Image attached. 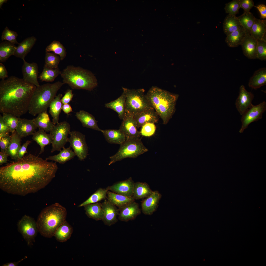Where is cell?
Masks as SVG:
<instances>
[{"mask_svg": "<svg viewBox=\"0 0 266 266\" xmlns=\"http://www.w3.org/2000/svg\"><path fill=\"white\" fill-rule=\"evenodd\" d=\"M0 168V188L12 195L25 196L44 188L55 177L56 162L31 154Z\"/></svg>", "mask_w": 266, "mask_h": 266, "instance_id": "1", "label": "cell"}, {"mask_svg": "<svg viewBox=\"0 0 266 266\" xmlns=\"http://www.w3.org/2000/svg\"><path fill=\"white\" fill-rule=\"evenodd\" d=\"M36 86L12 76L0 82V112L20 117L28 112Z\"/></svg>", "mask_w": 266, "mask_h": 266, "instance_id": "2", "label": "cell"}, {"mask_svg": "<svg viewBox=\"0 0 266 266\" xmlns=\"http://www.w3.org/2000/svg\"><path fill=\"white\" fill-rule=\"evenodd\" d=\"M146 95L150 105L162 119L163 124H166L175 112L179 95L155 86L151 87Z\"/></svg>", "mask_w": 266, "mask_h": 266, "instance_id": "3", "label": "cell"}, {"mask_svg": "<svg viewBox=\"0 0 266 266\" xmlns=\"http://www.w3.org/2000/svg\"><path fill=\"white\" fill-rule=\"evenodd\" d=\"M67 214L66 208L58 203L44 208L36 221L38 232L45 237L54 236L58 228L66 221Z\"/></svg>", "mask_w": 266, "mask_h": 266, "instance_id": "4", "label": "cell"}, {"mask_svg": "<svg viewBox=\"0 0 266 266\" xmlns=\"http://www.w3.org/2000/svg\"><path fill=\"white\" fill-rule=\"evenodd\" d=\"M63 83L73 89L91 91L97 85L95 76L90 71L79 66H67L60 74Z\"/></svg>", "mask_w": 266, "mask_h": 266, "instance_id": "5", "label": "cell"}, {"mask_svg": "<svg viewBox=\"0 0 266 266\" xmlns=\"http://www.w3.org/2000/svg\"><path fill=\"white\" fill-rule=\"evenodd\" d=\"M64 84L58 81L53 83H47L36 87L30 101L28 112L35 116L47 111L58 91Z\"/></svg>", "mask_w": 266, "mask_h": 266, "instance_id": "6", "label": "cell"}, {"mask_svg": "<svg viewBox=\"0 0 266 266\" xmlns=\"http://www.w3.org/2000/svg\"><path fill=\"white\" fill-rule=\"evenodd\" d=\"M117 152L110 157L109 165L127 158H135L148 151L139 138H126Z\"/></svg>", "mask_w": 266, "mask_h": 266, "instance_id": "7", "label": "cell"}, {"mask_svg": "<svg viewBox=\"0 0 266 266\" xmlns=\"http://www.w3.org/2000/svg\"><path fill=\"white\" fill-rule=\"evenodd\" d=\"M126 94V112L133 115L153 108L150 105L143 88L129 89L122 87Z\"/></svg>", "mask_w": 266, "mask_h": 266, "instance_id": "8", "label": "cell"}, {"mask_svg": "<svg viewBox=\"0 0 266 266\" xmlns=\"http://www.w3.org/2000/svg\"><path fill=\"white\" fill-rule=\"evenodd\" d=\"M70 132V126L66 121L58 122L55 125L50 132L52 138V148L51 152L60 151L68 142V135Z\"/></svg>", "mask_w": 266, "mask_h": 266, "instance_id": "9", "label": "cell"}, {"mask_svg": "<svg viewBox=\"0 0 266 266\" xmlns=\"http://www.w3.org/2000/svg\"><path fill=\"white\" fill-rule=\"evenodd\" d=\"M17 227L18 231L21 234L28 245H33L38 232L36 221L34 219L25 215L18 222Z\"/></svg>", "mask_w": 266, "mask_h": 266, "instance_id": "10", "label": "cell"}, {"mask_svg": "<svg viewBox=\"0 0 266 266\" xmlns=\"http://www.w3.org/2000/svg\"><path fill=\"white\" fill-rule=\"evenodd\" d=\"M68 142L79 159L84 160L87 157L88 153V147L86 141L85 135L77 131H70Z\"/></svg>", "mask_w": 266, "mask_h": 266, "instance_id": "11", "label": "cell"}, {"mask_svg": "<svg viewBox=\"0 0 266 266\" xmlns=\"http://www.w3.org/2000/svg\"><path fill=\"white\" fill-rule=\"evenodd\" d=\"M266 110V102L265 101L256 105L252 104L242 115V125L239 132L243 133L251 123L261 119L263 113Z\"/></svg>", "mask_w": 266, "mask_h": 266, "instance_id": "12", "label": "cell"}, {"mask_svg": "<svg viewBox=\"0 0 266 266\" xmlns=\"http://www.w3.org/2000/svg\"><path fill=\"white\" fill-rule=\"evenodd\" d=\"M137 128L134 115L126 113L119 129L125 135L126 138H139L141 135Z\"/></svg>", "mask_w": 266, "mask_h": 266, "instance_id": "13", "label": "cell"}, {"mask_svg": "<svg viewBox=\"0 0 266 266\" xmlns=\"http://www.w3.org/2000/svg\"><path fill=\"white\" fill-rule=\"evenodd\" d=\"M118 219L127 222L135 219L141 213L138 204L135 201L118 208Z\"/></svg>", "mask_w": 266, "mask_h": 266, "instance_id": "14", "label": "cell"}, {"mask_svg": "<svg viewBox=\"0 0 266 266\" xmlns=\"http://www.w3.org/2000/svg\"><path fill=\"white\" fill-rule=\"evenodd\" d=\"M254 98V95L247 91L244 85L240 86L239 95L235 102L236 108L240 115L249 108Z\"/></svg>", "mask_w": 266, "mask_h": 266, "instance_id": "15", "label": "cell"}, {"mask_svg": "<svg viewBox=\"0 0 266 266\" xmlns=\"http://www.w3.org/2000/svg\"><path fill=\"white\" fill-rule=\"evenodd\" d=\"M135 183L131 177L124 180L117 182L106 189L114 193L129 197H133Z\"/></svg>", "mask_w": 266, "mask_h": 266, "instance_id": "16", "label": "cell"}, {"mask_svg": "<svg viewBox=\"0 0 266 266\" xmlns=\"http://www.w3.org/2000/svg\"><path fill=\"white\" fill-rule=\"evenodd\" d=\"M22 67L23 80L25 81L33 84L36 87L40 85L38 81V67L37 63L26 62L25 60Z\"/></svg>", "mask_w": 266, "mask_h": 266, "instance_id": "17", "label": "cell"}, {"mask_svg": "<svg viewBox=\"0 0 266 266\" xmlns=\"http://www.w3.org/2000/svg\"><path fill=\"white\" fill-rule=\"evenodd\" d=\"M162 196L158 191L155 190L143 200L141 204L143 213L146 215H152L157 210Z\"/></svg>", "mask_w": 266, "mask_h": 266, "instance_id": "18", "label": "cell"}, {"mask_svg": "<svg viewBox=\"0 0 266 266\" xmlns=\"http://www.w3.org/2000/svg\"><path fill=\"white\" fill-rule=\"evenodd\" d=\"M102 204L104 211V215L102 220L105 225L111 226L118 221V209L106 199Z\"/></svg>", "mask_w": 266, "mask_h": 266, "instance_id": "19", "label": "cell"}, {"mask_svg": "<svg viewBox=\"0 0 266 266\" xmlns=\"http://www.w3.org/2000/svg\"><path fill=\"white\" fill-rule=\"evenodd\" d=\"M240 45L246 56L250 59H257V40L250 34L246 33Z\"/></svg>", "mask_w": 266, "mask_h": 266, "instance_id": "20", "label": "cell"}, {"mask_svg": "<svg viewBox=\"0 0 266 266\" xmlns=\"http://www.w3.org/2000/svg\"><path fill=\"white\" fill-rule=\"evenodd\" d=\"M134 117L138 128L148 123H158L159 117L154 110L152 108L135 114L134 115Z\"/></svg>", "mask_w": 266, "mask_h": 266, "instance_id": "21", "label": "cell"}, {"mask_svg": "<svg viewBox=\"0 0 266 266\" xmlns=\"http://www.w3.org/2000/svg\"><path fill=\"white\" fill-rule=\"evenodd\" d=\"M37 128L33 119L19 117L18 125L16 131L22 138L33 135Z\"/></svg>", "mask_w": 266, "mask_h": 266, "instance_id": "22", "label": "cell"}, {"mask_svg": "<svg viewBox=\"0 0 266 266\" xmlns=\"http://www.w3.org/2000/svg\"><path fill=\"white\" fill-rule=\"evenodd\" d=\"M126 94L124 90L121 95L117 99L106 103V108L111 109L118 114L120 119L122 120L126 114Z\"/></svg>", "mask_w": 266, "mask_h": 266, "instance_id": "23", "label": "cell"}, {"mask_svg": "<svg viewBox=\"0 0 266 266\" xmlns=\"http://www.w3.org/2000/svg\"><path fill=\"white\" fill-rule=\"evenodd\" d=\"M75 116L83 127L100 131L101 129L98 127L97 121L94 117L88 112L80 110L76 113Z\"/></svg>", "mask_w": 266, "mask_h": 266, "instance_id": "24", "label": "cell"}, {"mask_svg": "<svg viewBox=\"0 0 266 266\" xmlns=\"http://www.w3.org/2000/svg\"><path fill=\"white\" fill-rule=\"evenodd\" d=\"M36 38L34 36L28 37L19 43L14 55L16 57L20 58L23 60L27 54L30 51L36 41Z\"/></svg>", "mask_w": 266, "mask_h": 266, "instance_id": "25", "label": "cell"}, {"mask_svg": "<svg viewBox=\"0 0 266 266\" xmlns=\"http://www.w3.org/2000/svg\"><path fill=\"white\" fill-rule=\"evenodd\" d=\"M106 141L111 144L121 145L126 140V137L120 129L101 130Z\"/></svg>", "mask_w": 266, "mask_h": 266, "instance_id": "26", "label": "cell"}, {"mask_svg": "<svg viewBox=\"0 0 266 266\" xmlns=\"http://www.w3.org/2000/svg\"><path fill=\"white\" fill-rule=\"evenodd\" d=\"M87 216L96 221L102 220L104 211L102 203L100 202L87 204L83 206Z\"/></svg>", "mask_w": 266, "mask_h": 266, "instance_id": "27", "label": "cell"}, {"mask_svg": "<svg viewBox=\"0 0 266 266\" xmlns=\"http://www.w3.org/2000/svg\"><path fill=\"white\" fill-rule=\"evenodd\" d=\"M32 119L37 128L46 132H50L55 125L50 120L47 111L39 114L36 117Z\"/></svg>", "mask_w": 266, "mask_h": 266, "instance_id": "28", "label": "cell"}, {"mask_svg": "<svg viewBox=\"0 0 266 266\" xmlns=\"http://www.w3.org/2000/svg\"><path fill=\"white\" fill-rule=\"evenodd\" d=\"M10 136V142L6 153L12 159L16 160L18 159V152L21 146L22 138L16 131L12 133Z\"/></svg>", "mask_w": 266, "mask_h": 266, "instance_id": "29", "label": "cell"}, {"mask_svg": "<svg viewBox=\"0 0 266 266\" xmlns=\"http://www.w3.org/2000/svg\"><path fill=\"white\" fill-rule=\"evenodd\" d=\"M33 140L35 141L39 145L40 150L39 154H40L44 151V148L47 145L51 144L52 141V137L50 133H46L44 130L39 129L35 131L33 135Z\"/></svg>", "mask_w": 266, "mask_h": 266, "instance_id": "30", "label": "cell"}, {"mask_svg": "<svg viewBox=\"0 0 266 266\" xmlns=\"http://www.w3.org/2000/svg\"><path fill=\"white\" fill-rule=\"evenodd\" d=\"M266 84V68L264 67L256 71L250 78L248 85L254 89L260 88Z\"/></svg>", "mask_w": 266, "mask_h": 266, "instance_id": "31", "label": "cell"}, {"mask_svg": "<svg viewBox=\"0 0 266 266\" xmlns=\"http://www.w3.org/2000/svg\"><path fill=\"white\" fill-rule=\"evenodd\" d=\"M62 95L59 94L52 100L49 106V112L52 118V122L54 125L59 122V116L62 110L63 104L61 99Z\"/></svg>", "mask_w": 266, "mask_h": 266, "instance_id": "32", "label": "cell"}, {"mask_svg": "<svg viewBox=\"0 0 266 266\" xmlns=\"http://www.w3.org/2000/svg\"><path fill=\"white\" fill-rule=\"evenodd\" d=\"M153 191L146 183L136 182L134 183L133 197L137 200L146 198L151 195Z\"/></svg>", "mask_w": 266, "mask_h": 266, "instance_id": "33", "label": "cell"}, {"mask_svg": "<svg viewBox=\"0 0 266 266\" xmlns=\"http://www.w3.org/2000/svg\"><path fill=\"white\" fill-rule=\"evenodd\" d=\"M71 148L70 147L67 148L64 147L57 154L50 156L46 158V159L54 161L60 164H64L67 161L73 158L76 156L74 152L71 150Z\"/></svg>", "mask_w": 266, "mask_h": 266, "instance_id": "34", "label": "cell"}, {"mask_svg": "<svg viewBox=\"0 0 266 266\" xmlns=\"http://www.w3.org/2000/svg\"><path fill=\"white\" fill-rule=\"evenodd\" d=\"M73 232L72 227L66 221L58 228L54 236L58 241H66L71 237Z\"/></svg>", "mask_w": 266, "mask_h": 266, "instance_id": "35", "label": "cell"}, {"mask_svg": "<svg viewBox=\"0 0 266 266\" xmlns=\"http://www.w3.org/2000/svg\"><path fill=\"white\" fill-rule=\"evenodd\" d=\"M106 199L109 202L118 208L135 201L133 197H127L109 190L107 191Z\"/></svg>", "mask_w": 266, "mask_h": 266, "instance_id": "36", "label": "cell"}, {"mask_svg": "<svg viewBox=\"0 0 266 266\" xmlns=\"http://www.w3.org/2000/svg\"><path fill=\"white\" fill-rule=\"evenodd\" d=\"M266 20L257 19H255L251 28L250 34L256 40L266 38Z\"/></svg>", "mask_w": 266, "mask_h": 266, "instance_id": "37", "label": "cell"}, {"mask_svg": "<svg viewBox=\"0 0 266 266\" xmlns=\"http://www.w3.org/2000/svg\"><path fill=\"white\" fill-rule=\"evenodd\" d=\"M246 33L241 26L238 30L227 36L225 42L230 47L234 48L241 45Z\"/></svg>", "mask_w": 266, "mask_h": 266, "instance_id": "38", "label": "cell"}, {"mask_svg": "<svg viewBox=\"0 0 266 266\" xmlns=\"http://www.w3.org/2000/svg\"><path fill=\"white\" fill-rule=\"evenodd\" d=\"M241 27L237 17L235 16L228 14L225 18L223 27L224 32L227 36Z\"/></svg>", "mask_w": 266, "mask_h": 266, "instance_id": "39", "label": "cell"}, {"mask_svg": "<svg viewBox=\"0 0 266 266\" xmlns=\"http://www.w3.org/2000/svg\"><path fill=\"white\" fill-rule=\"evenodd\" d=\"M15 44L5 41L0 44V61H5L11 56L14 55L16 48Z\"/></svg>", "mask_w": 266, "mask_h": 266, "instance_id": "40", "label": "cell"}, {"mask_svg": "<svg viewBox=\"0 0 266 266\" xmlns=\"http://www.w3.org/2000/svg\"><path fill=\"white\" fill-rule=\"evenodd\" d=\"M237 17L246 33L250 34L255 18L252 14L250 12H244L242 15Z\"/></svg>", "mask_w": 266, "mask_h": 266, "instance_id": "41", "label": "cell"}, {"mask_svg": "<svg viewBox=\"0 0 266 266\" xmlns=\"http://www.w3.org/2000/svg\"><path fill=\"white\" fill-rule=\"evenodd\" d=\"M108 191L106 188H99L87 199L79 205L78 207L84 206L87 204L97 203L105 199H107Z\"/></svg>", "mask_w": 266, "mask_h": 266, "instance_id": "42", "label": "cell"}, {"mask_svg": "<svg viewBox=\"0 0 266 266\" xmlns=\"http://www.w3.org/2000/svg\"><path fill=\"white\" fill-rule=\"evenodd\" d=\"M61 72L58 67L52 69L44 66L43 70L39 78L42 82H52L60 74Z\"/></svg>", "mask_w": 266, "mask_h": 266, "instance_id": "43", "label": "cell"}, {"mask_svg": "<svg viewBox=\"0 0 266 266\" xmlns=\"http://www.w3.org/2000/svg\"><path fill=\"white\" fill-rule=\"evenodd\" d=\"M46 51V52L52 51L59 55L61 61L64 60L66 55V50L63 45L59 42L56 40L53 41L47 47Z\"/></svg>", "mask_w": 266, "mask_h": 266, "instance_id": "44", "label": "cell"}, {"mask_svg": "<svg viewBox=\"0 0 266 266\" xmlns=\"http://www.w3.org/2000/svg\"><path fill=\"white\" fill-rule=\"evenodd\" d=\"M60 60V57L57 54L50 52H46L45 58L44 66L52 69H56Z\"/></svg>", "mask_w": 266, "mask_h": 266, "instance_id": "45", "label": "cell"}, {"mask_svg": "<svg viewBox=\"0 0 266 266\" xmlns=\"http://www.w3.org/2000/svg\"><path fill=\"white\" fill-rule=\"evenodd\" d=\"M2 115L3 119L10 132L12 133L16 131L18 125L19 117L9 114L3 113Z\"/></svg>", "mask_w": 266, "mask_h": 266, "instance_id": "46", "label": "cell"}, {"mask_svg": "<svg viewBox=\"0 0 266 266\" xmlns=\"http://www.w3.org/2000/svg\"><path fill=\"white\" fill-rule=\"evenodd\" d=\"M257 40V59L261 61H265L266 60V38Z\"/></svg>", "mask_w": 266, "mask_h": 266, "instance_id": "47", "label": "cell"}, {"mask_svg": "<svg viewBox=\"0 0 266 266\" xmlns=\"http://www.w3.org/2000/svg\"><path fill=\"white\" fill-rule=\"evenodd\" d=\"M240 8L239 0H233L226 3L224 9L226 13L235 16Z\"/></svg>", "mask_w": 266, "mask_h": 266, "instance_id": "48", "label": "cell"}, {"mask_svg": "<svg viewBox=\"0 0 266 266\" xmlns=\"http://www.w3.org/2000/svg\"><path fill=\"white\" fill-rule=\"evenodd\" d=\"M141 127L140 131L141 135L146 137L152 136L156 130L155 123H146Z\"/></svg>", "mask_w": 266, "mask_h": 266, "instance_id": "49", "label": "cell"}, {"mask_svg": "<svg viewBox=\"0 0 266 266\" xmlns=\"http://www.w3.org/2000/svg\"><path fill=\"white\" fill-rule=\"evenodd\" d=\"M240 8H242L244 12H250V10L254 6V2L252 0H239Z\"/></svg>", "mask_w": 266, "mask_h": 266, "instance_id": "50", "label": "cell"}, {"mask_svg": "<svg viewBox=\"0 0 266 266\" xmlns=\"http://www.w3.org/2000/svg\"><path fill=\"white\" fill-rule=\"evenodd\" d=\"M11 141V136L9 135L0 139V147L1 151L6 152Z\"/></svg>", "mask_w": 266, "mask_h": 266, "instance_id": "51", "label": "cell"}, {"mask_svg": "<svg viewBox=\"0 0 266 266\" xmlns=\"http://www.w3.org/2000/svg\"><path fill=\"white\" fill-rule=\"evenodd\" d=\"M11 30L6 27L2 33L1 39L2 41L5 40L14 44Z\"/></svg>", "mask_w": 266, "mask_h": 266, "instance_id": "52", "label": "cell"}, {"mask_svg": "<svg viewBox=\"0 0 266 266\" xmlns=\"http://www.w3.org/2000/svg\"><path fill=\"white\" fill-rule=\"evenodd\" d=\"M31 142V141L28 140L22 146H21L18 152V159H20L22 158L24 156L25 154L27 153V148Z\"/></svg>", "mask_w": 266, "mask_h": 266, "instance_id": "53", "label": "cell"}, {"mask_svg": "<svg viewBox=\"0 0 266 266\" xmlns=\"http://www.w3.org/2000/svg\"><path fill=\"white\" fill-rule=\"evenodd\" d=\"M73 96L72 90L68 89L62 98L61 101L63 104L69 103L72 100Z\"/></svg>", "mask_w": 266, "mask_h": 266, "instance_id": "54", "label": "cell"}, {"mask_svg": "<svg viewBox=\"0 0 266 266\" xmlns=\"http://www.w3.org/2000/svg\"><path fill=\"white\" fill-rule=\"evenodd\" d=\"M10 132L2 116L0 115V133Z\"/></svg>", "mask_w": 266, "mask_h": 266, "instance_id": "55", "label": "cell"}, {"mask_svg": "<svg viewBox=\"0 0 266 266\" xmlns=\"http://www.w3.org/2000/svg\"><path fill=\"white\" fill-rule=\"evenodd\" d=\"M259 10L261 16V17L263 19L266 18V6L264 4H260L257 6H254Z\"/></svg>", "mask_w": 266, "mask_h": 266, "instance_id": "56", "label": "cell"}, {"mask_svg": "<svg viewBox=\"0 0 266 266\" xmlns=\"http://www.w3.org/2000/svg\"><path fill=\"white\" fill-rule=\"evenodd\" d=\"M8 77V72L5 66L1 63H0V78L4 79Z\"/></svg>", "mask_w": 266, "mask_h": 266, "instance_id": "57", "label": "cell"}, {"mask_svg": "<svg viewBox=\"0 0 266 266\" xmlns=\"http://www.w3.org/2000/svg\"><path fill=\"white\" fill-rule=\"evenodd\" d=\"M8 155L6 152L1 151L0 152V165L7 163Z\"/></svg>", "mask_w": 266, "mask_h": 266, "instance_id": "58", "label": "cell"}, {"mask_svg": "<svg viewBox=\"0 0 266 266\" xmlns=\"http://www.w3.org/2000/svg\"><path fill=\"white\" fill-rule=\"evenodd\" d=\"M62 110L66 114H68L72 111V108L69 103L63 104Z\"/></svg>", "mask_w": 266, "mask_h": 266, "instance_id": "59", "label": "cell"}, {"mask_svg": "<svg viewBox=\"0 0 266 266\" xmlns=\"http://www.w3.org/2000/svg\"><path fill=\"white\" fill-rule=\"evenodd\" d=\"M27 258V257L26 256L24 257V258L21 259V260L18 261L17 262H11L8 263H7L6 264H3L2 266H18L19 264L24 260V259L26 258Z\"/></svg>", "mask_w": 266, "mask_h": 266, "instance_id": "60", "label": "cell"}, {"mask_svg": "<svg viewBox=\"0 0 266 266\" xmlns=\"http://www.w3.org/2000/svg\"><path fill=\"white\" fill-rule=\"evenodd\" d=\"M10 132L0 133V139L7 136L9 135Z\"/></svg>", "mask_w": 266, "mask_h": 266, "instance_id": "61", "label": "cell"}, {"mask_svg": "<svg viewBox=\"0 0 266 266\" xmlns=\"http://www.w3.org/2000/svg\"><path fill=\"white\" fill-rule=\"evenodd\" d=\"M7 0H0V8H1V7L3 4L4 3L7 2Z\"/></svg>", "mask_w": 266, "mask_h": 266, "instance_id": "62", "label": "cell"}]
</instances>
